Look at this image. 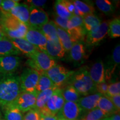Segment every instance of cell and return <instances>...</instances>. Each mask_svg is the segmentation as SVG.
I'll return each mask as SVG.
<instances>
[{
  "label": "cell",
  "mask_w": 120,
  "mask_h": 120,
  "mask_svg": "<svg viewBox=\"0 0 120 120\" xmlns=\"http://www.w3.org/2000/svg\"><path fill=\"white\" fill-rule=\"evenodd\" d=\"M22 92L19 76L17 75L0 74V106L11 105Z\"/></svg>",
  "instance_id": "1"
},
{
  "label": "cell",
  "mask_w": 120,
  "mask_h": 120,
  "mask_svg": "<svg viewBox=\"0 0 120 120\" xmlns=\"http://www.w3.org/2000/svg\"><path fill=\"white\" fill-rule=\"evenodd\" d=\"M68 85H71L80 94L87 96L96 92L95 84L90 77L87 67L81 68L74 72L67 81Z\"/></svg>",
  "instance_id": "2"
},
{
  "label": "cell",
  "mask_w": 120,
  "mask_h": 120,
  "mask_svg": "<svg viewBox=\"0 0 120 120\" xmlns=\"http://www.w3.org/2000/svg\"><path fill=\"white\" fill-rule=\"evenodd\" d=\"M1 26L9 39L25 38L28 27L10 14L4 15Z\"/></svg>",
  "instance_id": "3"
},
{
  "label": "cell",
  "mask_w": 120,
  "mask_h": 120,
  "mask_svg": "<svg viewBox=\"0 0 120 120\" xmlns=\"http://www.w3.org/2000/svg\"><path fill=\"white\" fill-rule=\"evenodd\" d=\"M27 64L30 68L34 69L41 73L46 72L56 64L54 58L45 52L37 50L29 57Z\"/></svg>",
  "instance_id": "4"
},
{
  "label": "cell",
  "mask_w": 120,
  "mask_h": 120,
  "mask_svg": "<svg viewBox=\"0 0 120 120\" xmlns=\"http://www.w3.org/2000/svg\"><path fill=\"white\" fill-rule=\"evenodd\" d=\"M66 31L73 43L83 40L87 32L84 27L82 17L77 16H72L68 21Z\"/></svg>",
  "instance_id": "5"
},
{
  "label": "cell",
  "mask_w": 120,
  "mask_h": 120,
  "mask_svg": "<svg viewBox=\"0 0 120 120\" xmlns=\"http://www.w3.org/2000/svg\"><path fill=\"white\" fill-rule=\"evenodd\" d=\"M40 73L36 70L26 68L19 76L20 86L22 92H33L36 91Z\"/></svg>",
  "instance_id": "6"
},
{
  "label": "cell",
  "mask_w": 120,
  "mask_h": 120,
  "mask_svg": "<svg viewBox=\"0 0 120 120\" xmlns=\"http://www.w3.org/2000/svg\"><path fill=\"white\" fill-rule=\"evenodd\" d=\"M64 102L65 101L63 97L62 89L58 88L40 112L45 115L56 116L62 109Z\"/></svg>",
  "instance_id": "7"
},
{
  "label": "cell",
  "mask_w": 120,
  "mask_h": 120,
  "mask_svg": "<svg viewBox=\"0 0 120 120\" xmlns=\"http://www.w3.org/2000/svg\"><path fill=\"white\" fill-rule=\"evenodd\" d=\"M74 72L68 70L62 65L56 64L45 73L51 79L54 85L59 88L63 84L68 81Z\"/></svg>",
  "instance_id": "8"
},
{
  "label": "cell",
  "mask_w": 120,
  "mask_h": 120,
  "mask_svg": "<svg viewBox=\"0 0 120 120\" xmlns=\"http://www.w3.org/2000/svg\"><path fill=\"white\" fill-rule=\"evenodd\" d=\"M37 92H22L20 93L16 100L11 105L15 106L22 113L27 112L35 107Z\"/></svg>",
  "instance_id": "9"
},
{
  "label": "cell",
  "mask_w": 120,
  "mask_h": 120,
  "mask_svg": "<svg viewBox=\"0 0 120 120\" xmlns=\"http://www.w3.org/2000/svg\"><path fill=\"white\" fill-rule=\"evenodd\" d=\"M25 39L38 50L46 53L47 40L40 30L28 27Z\"/></svg>",
  "instance_id": "10"
},
{
  "label": "cell",
  "mask_w": 120,
  "mask_h": 120,
  "mask_svg": "<svg viewBox=\"0 0 120 120\" xmlns=\"http://www.w3.org/2000/svg\"><path fill=\"white\" fill-rule=\"evenodd\" d=\"M82 112L77 102H65L56 116L66 120H78L82 116Z\"/></svg>",
  "instance_id": "11"
},
{
  "label": "cell",
  "mask_w": 120,
  "mask_h": 120,
  "mask_svg": "<svg viewBox=\"0 0 120 120\" xmlns=\"http://www.w3.org/2000/svg\"><path fill=\"white\" fill-rule=\"evenodd\" d=\"M30 18L28 27L40 29L49 21V15L41 8L30 6Z\"/></svg>",
  "instance_id": "12"
},
{
  "label": "cell",
  "mask_w": 120,
  "mask_h": 120,
  "mask_svg": "<svg viewBox=\"0 0 120 120\" xmlns=\"http://www.w3.org/2000/svg\"><path fill=\"white\" fill-rule=\"evenodd\" d=\"M21 58L18 56L0 57V74H14L21 63Z\"/></svg>",
  "instance_id": "13"
},
{
  "label": "cell",
  "mask_w": 120,
  "mask_h": 120,
  "mask_svg": "<svg viewBox=\"0 0 120 120\" xmlns=\"http://www.w3.org/2000/svg\"><path fill=\"white\" fill-rule=\"evenodd\" d=\"M109 23L108 21L101 22L98 27L87 33L86 38L87 45L88 46L96 45L104 39L109 33Z\"/></svg>",
  "instance_id": "14"
},
{
  "label": "cell",
  "mask_w": 120,
  "mask_h": 120,
  "mask_svg": "<svg viewBox=\"0 0 120 120\" xmlns=\"http://www.w3.org/2000/svg\"><path fill=\"white\" fill-rule=\"evenodd\" d=\"M89 75L95 85L105 82L106 72L103 61L99 60L94 62L88 70Z\"/></svg>",
  "instance_id": "15"
},
{
  "label": "cell",
  "mask_w": 120,
  "mask_h": 120,
  "mask_svg": "<svg viewBox=\"0 0 120 120\" xmlns=\"http://www.w3.org/2000/svg\"><path fill=\"white\" fill-rule=\"evenodd\" d=\"M102 96L97 92L85 96L79 99L77 103L82 111L86 112L97 107L98 100Z\"/></svg>",
  "instance_id": "16"
},
{
  "label": "cell",
  "mask_w": 120,
  "mask_h": 120,
  "mask_svg": "<svg viewBox=\"0 0 120 120\" xmlns=\"http://www.w3.org/2000/svg\"><path fill=\"white\" fill-rule=\"evenodd\" d=\"M10 15L28 27L30 7L26 4H19L10 11Z\"/></svg>",
  "instance_id": "17"
},
{
  "label": "cell",
  "mask_w": 120,
  "mask_h": 120,
  "mask_svg": "<svg viewBox=\"0 0 120 120\" xmlns=\"http://www.w3.org/2000/svg\"><path fill=\"white\" fill-rule=\"evenodd\" d=\"M46 53L55 60L62 58L66 51L59 41L47 40Z\"/></svg>",
  "instance_id": "18"
},
{
  "label": "cell",
  "mask_w": 120,
  "mask_h": 120,
  "mask_svg": "<svg viewBox=\"0 0 120 120\" xmlns=\"http://www.w3.org/2000/svg\"><path fill=\"white\" fill-rule=\"evenodd\" d=\"M10 40L16 49L21 52V53L25 54L28 57L38 50L34 45L28 42L25 38L10 39Z\"/></svg>",
  "instance_id": "19"
},
{
  "label": "cell",
  "mask_w": 120,
  "mask_h": 120,
  "mask_svg": "<svg viewBox=\"0 0 120 120\" xmlns=\"http://www.w3.org/2000/svg\"><path fill=\"white\" fill-rule=\"evenodd\" d=\"M20 53L9 38L6 37L0 40V57L18 56Z\"/></svg>",
  "instance_id": "20"
},
{
  "label": "cell",
  "mask_w": 120,
  "mask_h": 120,
  "mask_svg": "<svg viewBox=\"0 0 120 120\" xmlns=\"http://www.w3.org/2000/svg\"><path fill=\"white\" fill-rule=\"evenodd\" d=\"M58 88V87H57L54 86L52 88H49V89L37 93L35 107H34V109H37L40 112L45 107L46 103L49 101L50 97L52 96L54 92Z\"/></svg>",
  "instance_id": "21"
},
{
  "label": "cell",
  "mask_w": 120,
  "mask_h": 120,
  "mask_svg": "<svg viewBox=\"0 0 120 120\" xmlns=\"http://www.w3.org/2000/svg\"><path fill=\"white\" fill-rule=\"evenodd\" d=\"M69 58L73 62H79L85 56V48L81 41L75 43L69 51Z\"/></svg>",
  "instance_id": "22"
},
{
  "label": "cell",
  "mask_w": 120,
  "mask_h": 120,
  "mask_svg": "<svg viewBox=\"0 0 120 120\" xmlns=\"http://www.w3.org/2000/svg\"><path fill=\"white\" fill-rule=\"evenodd\" d=\"M39 30L41 31L47 40L59 41L57 36V26L53 21H49Z\"/></svg>",
  "instance_id": "23"
},
{
  "label": "cell",
  "mask_w": 120,
  "mask_h": 120,
  "mask_svg": "<svg viewBox=\"0 0 120 120\" xmlns=\"http://www.w3.org/2000/svg\"><path fill=\"white\" fill-rule=\"evenodd\" d=\"M97 108L107 115L108 116L115 113H120V111H118L117 109L115 107L112 102L107 97L103 95L99 99Z\"/></svg>",
  "instance_id": "24"
},
{
  "label": "cell",
  "mask_w": 120,
  "mask_h": 120,
  "mask_svg": "<svg viewBox=\"0 0 120 120\" xmlns=\"http://www.w3.org/2000/svg\"><path fill=\"white\" fill-rule=\"evenodd\" d=\"M4 119L6 120H23V113L12 105L3 107Z\"/></svg>",
  "instance_id": "25"
},
{
  "label": "cell",
  "mask_w": 120,
  "mask_h": 120,
  "mask_svg": "<svg viewBox=\"0 0 120 120\" xmlns=\"http://www.w3.org/2000/svg\"><path fill=\"white\" fill-rule=\"evenodd\" d=\"M83 23L87 33H89L98 27L101 23V19L94 14L86 15L82 17Z\"/></svg>",
  "instance_id": "26"
},
{
  "label": "cell",
  "mask_w": 120,
  "mask_h": 120,
  "mask_svg": "<svg viewBox=\"0 0 120 120\" xmlns=\"http://www.w3.org/2000/svg\"><path fill=\"white\" fill-rule=\"evenodd\" d=\"M57 36L60 42L62 45L65 51L69 52L74 43L72 42L71 39L66 31L58 26H57Z\"/></svg>",
  "instance_id": "27"
},
{
  "label": "cell",
  "mask_w": 120,
  "mask_h": 120,
  "mask_svg": "<svg viewBox=\"0 0 120 120\" xmlns=\"http://www.w3.org/2000/svg\"><path fill=\"white\" fill-rule=\"evenodd\" d=\"M56 86L51 79H49L45 72H42L40 74L38 81L37 83L36 91L37 93L45 91V90Z\"/></svg>",
  "instance_id": "28"
},
{
  "label": "cell",
  "mask_w": 120,
  "mask_h": 120,
  "mask_svg": "<svg viewBox=\"0 0 120 120\" xmlns=\"http://www.w3.org/2000/svg\"><path fill=\"white\" fill-rule=\"evenodd\" d=\"M73 4L77 8L80 17H83L86 15L94 14L95 11L94 7L87 3L79 0L72 1Z\"/></svg>",
  "instance_id": "29"
},
{
  "label": "cell",
  "mask_w": 120,
  "mask_h": 120,
  "mask_svg": "<svg viewBox=\"0 0 120 120\" xmlns=\"http://www.w3.org/2000/svg\"><path fill=\"white\" fill-rule=\"evenodd\" d=\"M62 94L65 102H77L81 97V94L71 85H68L64 90L62 89Z\"/></svg>",
  "instance_id": "30"
},
{
  "label": "cell",
  "mask_w": 120,
  "mask_h": 120,
  "mask_svg": "<svg viewBox=\"0 0 120 120\" xmlns=\"http://www.w3.org/2000/svg\"><path fill=\"white\" fill-rule=\"evenodd\" d=\"M107 117V115L97 107L86 112L79 120H101Z\"/></svg>",
  "instance_id": "31"
},
{
  "label": "cell",
  "mask_w": 120,
  "mask_h": 120,
  "mask_svg": "<svg viewBox=\"0 0 120 120\" xmlns=\"http://www.w3.org/2000/svg\"><path fill=\"white\" fill-rule=\"evenodd\" d=\"M95 4L97 8L106 15H111L115 11V6L109 0H96Z\"/></svg>",
  "instance_id": "32"
},
{
  "label": "cell",
  "mask_w": 120,
  "mask_h": 120,
  "mask_svg": "<svg viewBox=\"0 0 120 120\" xmlns=\"http://www.w3.org/2000/svg\"><path fill=\"white\" fill-rule=\"evenodd\" d=\"M111 38H117L120 36V17L115 18L109 23V33Z\"/></svg>",
  "instance_id": "33"
},
{
  "label": "cell",
  "mask_w": 120,
  "mask_h": 120,
  "mask_svg": "<svg viewBox=\"0 0 120 120\" xmlns=\"http://www.w3.org/2000/svg\"><path fill=\"white\" fill-rule=\"evenodd\" d=\"M54 9H55L56 15L59 17H61L64 19H69L73 15H72L68 11L66 8L63 4L61 0L56 1L54 5Z\"/></svg>",
  "instance_id": "34"
},
{
  "label": "cell",
  "mask_w": 120,
  "mask_h": 120,
  "mask_svg": "<svg viewBox=\"0 0 120 120\" xmlns=\"http://www.w3.org/2000/svg\"><path fill=\"white\" fill-rule=\"evenodd\" d=\"M19 4V1L16 0H2L0 10L4 15L10 14L13 8Z\"/></svg>",
  "instance_id": "35"
},
{
  "label": "cell",
  "mask_w": 120,
  "mask_h": 120,
  "mask_svg": "<svg viewBox=\"0 0 120 120\" xmlns=\"http://www.w3.org/2000/svg\"><path fill=\"white\" fill-rule=\"evenodd\" d=\"M111 61L112 62V72H114L115 68L120 64V43L115 46L112 51L111 55Z\"/></svg>",
  "instance_id": "36"
},
{
  "label": "cell",
  "mask_w": 120,
  "mask_h": 120,
  "mask_svg": "<svg viewBox=\"0 0 120 120\" xmlns=\"http://www.w3.org/2000/svg\"><path fill=\"white\" fill-rule=\"evenodd\" d=\"M120 94V82H116L108 85L107 94L105 96L111 97Z\"/></svg>",
  "instance_id": "37"
},
{
  "label": "cell",
  "mask_w": 120,
  "mask_h": 120,
  "mask_svg": "<svg viewBox=\"0 0 120 120\" xmlns=\"http://www.w3.org/2000/svg\"><path fill=\"white\" fill-rule=\"evenodd\" d=\"M63 4L66 8L68 11L73 16H80L78 12L77 8L73 4L72 1H68V0H61Z\"/></svg>",
  "instance_id": "38"
},
{
  "label": "cell",
  "mask_w": 120,
  "mask_h": 120,
  "mask_svg": "<svg viewBox=\"0 0 120 120\" xmlns=\"http://www.w3.org/2000/svg\"><path fill=\"white\" fill-rule=\"evenodd\" d=\"M53 17V21L55 22V24L56 25V26L59 27L60 28H62V29L64 30L65 31H66L68 19L59 17V16H58L57 15H56V14L54 15Z\"/></svg>",
  "instance_id": "39"
},
{
  "label": "cell",
  "mask_w": 120,
  "mask_h": 120,
  "mask_svg": "<svg viewBox=\"0 0 120 120\" xmlns=\"http://www.w3.org/2000/svg\"><path fill=\"white\" fill-rule=\"evenodd\" d=\"M23 120H40V112L36 109H31L25 114Z\"/></svg>",
  "instance_id": "40"
},
{
  "label": "cell",
  "mask_w": 120,
  "mask_h": 120,
  "mask_svg": "<svg viewBox=\"0 0 120 120\" xmlns=\"http://www.w3.org/2000/svg\"><path fill=\"white\" fill-rule=\"evenodd\" d=\"M108 85H109V84L106 83V81L95 85L96 91L97 93L101 94L102 95H106L107 94Z\"/></svg>",
  "instance_id": "41"
},
{
  "label": "cell",
  "mask_w": 120,
  "mask_h": 120,
  "mask_svg": "<svg viewBox=\"0 0 120 120\" xmlns=\"http://www.w3.org/2000/svg\"><path fill=\"white\" fill-rule=\"evenodd\" d=\"M27 2L30 4V5H31L30 6L40 8V7L45 6L46 2H47V1H46V0H29Z\"/></svg>",
  "instance_id": "42"
},
{
  "label": "cell",
  "mask_w": 120,
  "mask_h": 120,
  "mask_svg": "<svg viewBox=\"0 0 120 120\" xmlns=\"http://www.w3.org/2000/svg\"><path fill=\"white\" fill-rule=\"evenodd\" d=\"M112 102V103H113L114 106H115V107L117 109L118 111H120V94H118V95L113 96L111 97H107Z\"/></svg>",
  "instance_id": "43"
},
{
  "label": "cell",
  "mask_w": 120,
  "mask_h": 120,
  "mask_svg": "<svg viewBox=\"0 0 120 120\" xmlns=\"http://www.w3.org/2000/svg\"><path fill=\"white\" fill-rule=\"evenodd\" d=\"M58 118L57 116L45 115L40 112V120H58Z\"/></svg>",
  "instance_id": "44"
},
{
  "label": "cell",
  "mask_w": 120,
  "mask_h": 120,
  "mask_svg": "<svg viewBox=\"0 0 120 120\" xmlns=\"http://www.w3.org/2000/svg\"><path fill=\"white\" fill-rule=\"evenodd\" d=\"M107 120H120V113H115L106 118Z\"/></svg>",
  "instance_id": "45"
},
{
  "label": "cell",
  "mask_w": 120,
  "mask_h": 120,
  "mask_svg": "<svg viewBox=\"0 0 120 120\" xmlns=\"http://www.w3.org/2000/svg\"><path fill=\"white\" fill-rule=\"evenodd\" d=\"M6 36L5 34H4V31H3L2 27L0 26V40L6 38Z\"/></svg>",
  "instance_id": "46"
},
{
  "label": "cell",
  "mask_w": 120,
  "mask_h": 120,
  "mask_svg": "<svg viewBox=\"0 0 120 120\" xmlns=\"http://www.w3.org/2000/svg\"><path fill=\"white\" fill-rule=\"evenodd\" d=\"M4 13L2 12V11H1V10H0V26L1 25V23H2V19H4Z\"/></svg>",
  "instance_id": "47"
},
{
  "label": "cell",
  "mask_w": 120,
  "mask_h": 120,
  "mask_svg": "<svg viewBox=\"0 0 120 120\" xmlns=\"http://www.w3.org/2000/svg\"><path fill=\"white\" fill-rule=\"evenodd\" d=\"M58 120H66V119H64V118H59L58 117Z\"/></svg>",
  "instance_id": "48"
},
{
  "label": "cell",
  "mask_w": 120,
  "mask_h": 120,
  "mask_svg": "<svg viewBox=\"0 0 120 120\" xmlns=\"http://www.w3.org/2000/svg\"><path fill=\"white\" fill-rule=\"evenodd\" d=\"M2 0H0V7H1V4H2Z\"/></svg>",
  "instance_id": "49"
},
{
  "label": "cell",
  "mask_w": 120,
  "mask_h": 120,
  "mask_svg": "<svg viewBox=\"0 0 120 120\" xmlns=\"http://www.w3.org/2000/svg\"><path fill=\"white\" fill-rule=\"evenodd\" d=\"M0 120H6L5 119H4V118H0Z\"/></svg>",
  "instance_id": "50"
},
{
  "label": "cell",
  "mask_w": 120,
  "mask_h": 120,
  "mask_svg": "<svg viewBox=\"0 0 120 120\" xmlns=\"http://www.w3.org/2000/svg\"><path fill=\"white\" fill-rule=\"evenodd\" d=\"M107 120V119H106V118H103V119H102V120Z\"/></svg>",
  "instance_id": "51"
}]
</instances>
